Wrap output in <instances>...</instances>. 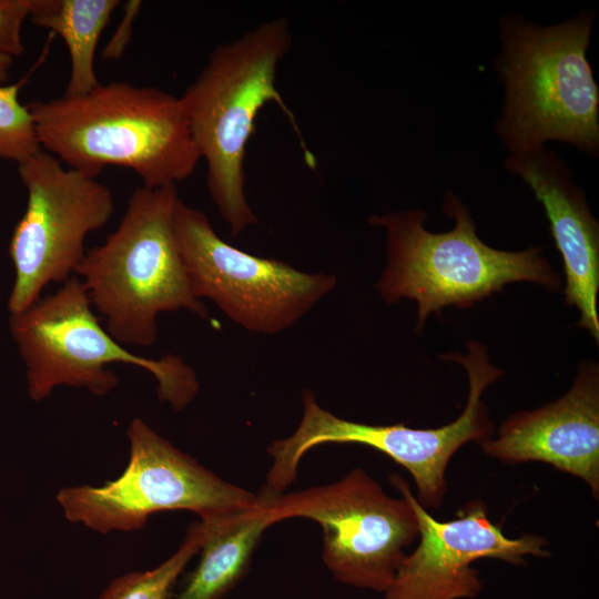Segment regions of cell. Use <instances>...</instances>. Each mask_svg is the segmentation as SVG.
Masks as SVG:
<instances>
[{"label":"cell","instance_id":"cell-1","mask_svg":"<svg viewBox=\"0 0 599 599\" xmlns=\"http://www.w3.org/2000/svg\"><path fill=\"white\" fill-rule=\"evenodd\" d=\"M27 106L41 149L90 177L122 166L143 186L176 185L201 160L180 97L158 88L100 83L84 95Z\"/></svg>","mask_w":599,"mask_h":599},{"label":"cell","instance_id":"cell-2","mask_svg":"<svg viewBox=\"0 0 599 599\" xmlns=\"http://www.w3.org/2000/svg\"><path fill=\"white\" fill-rule=\"evenodd\" d=\"M291 43L285 19L262 22L213 49L180 97L193 141L206 163L207 192L232 236L257 223L245 193V156L257 115L267 103H276L287 116L305 162L311 169L316 166L276 88L277 68Z\"/></svg>","mask_w":599,"mask_h":599},{"label":"cell","instance_id":"cell-3","mask_svg":"<svg viewBox=\"0 0 599 599\" xmlns=\"http://www.w3.org/2000/svg\"><path fill=\"white\" fill-rule=\"evenodd\" d=\"M593 19L582 11L551 27L511 14L500 20L496 69L505 102L497 131L510 156L538 151L550 140L597 155L599 89L586 55Z\"/></svg>","mask_w":599,"mask_h":599},{"label":"cell","instance_id":"cell-4","mask_svg":"<svg viewBox=\"0 0 599 599\" xmlns=\"http://www.w3.org/2000/svg\"><path fill=\"white\" fill-rule=\"evenodd\" d=\"M443 212L454 219L453 230L432 233L424 210L372 215L368 222L386 231V266L376 284L382 298L395 304L403 298L417 303L420 332L428 316L447 306L471 307L514 282H530L558 291L561 280L542 247L507 252L484 243L476 233L469 210L453 193Z\"/></svg>","mask_w":599,"mask_h":599},{"label":"cell","instance_id":"cell-5","mask_svg":"<svg viewBox=\"0 0 599 599\" xmlns=\"http://www.w3.org/2000/svg\"><path fill=\"white\" fill-rule=\"evenodd\" d=\"M176 185L139 186L103 244L85 252L74 271L108 333L122 345L151 346L158 316L187 311L207 318L190 287L174 232Z\"/></svg>","mask_w":599,"mask_h":599},{"label":"cell","instance_id":"cell-6","mask_svg":"<svg viewBox=\"0 0 599 599\" xmlns=\"http://www.w3.org/2000/svg\"><path fill=\"white\" fill-rule=\"evenodd\" d=\"M9 328L26 366L30 398L42 402L60 386L105 396L119 384L108 368L120 363L141 367L158 382V397L185 408L199 390L194 370L179 356L160 359L135 355L103 328L81 281L71 276L53 294L26 311L10 314Z\"/></svg>","mask_w":599,"mask_h":599},{"label":"cell","instance_id":"cell-7","mask_svg":"<svg viewBox=\"0 0 599 599\" xmlns=\"http://www.w3.org/2000/svg\"><path fill=\"white\" fill-rule=\"evenodd\" d=\"M440 358L459 363L468 374L467 403L456 420L430 429L351 422L322 408L315 395L305 389L303 416L296 430L287 438L272 441L267 448L273 461L262 491L272 496L283 494L296 479L304 454L315 446L359 444L405 467L414 478L416 499L424 508L439 507L447 489V465L454 454L468 441L479 444L494 436V424L481 395L504 374L489 362L486 346L475 341L467 343L466 355L448 353Z\"/></svg>","mask_w":599,"mask_h":599},{"label":"cell","instance_id":"cell-8","mask_svg":"<svg viewBox=\"0 0 599 599\" xmlns=\"http://www.w3.org/2000/svg\"><path fill=\"white\" fill-rule=\"evenodd\" d=\"M129 461L123 473L102 486L63 487L57 501L74 524L108 534L140 530L164 510H189L201 520L255 509L261 496L232 485L159 435L143 419L126 428Z\"/></svg>","mask_w":599,"mask_h":599},{"label":"cell","instance_id":"cell-9","mask_svg":"<svg viewBox=\"0 0 599 599\" xmlns=\"http://www.w3.org/2000/svg\"><path fill=\"white\" fill-rule=\"evenodd\" d=\"M268 496V495H267ZM275 524L307 518L323 529V560L344 585L386 592L419 536L409 501L388 496L364 469L291 494L270 496Z\"/></svg>","mask_w":599,"mask_h":599},{"label":"cell","instance_id":"cell-10","mask_svg":"<svg viewBox=\"0 0 599 599\" xmlns=\"http://www.w3.org/2000/svg\"><path fill=\"white\" fill-rule=\"evenodd\" d=\"M173 225L193 295L211 300L250 332L274 335L292 327L337 283L332 274L305 273L234 247L204 212L181 199Z\"/></svg>","mask_w":599,"mask_h":599},{"label":"cell","instance_id":"cell-11","mask_svg":"<svg viewBox=\"0 0 599 599\" xmlns=\"http://www.w3.org/2000/svg\"><path fill=\"white\" fill-rule=\"evenodd\" d=\"M18 172L28 200L9 244L14 268L10 314L32 306L49 284L68 281L84 257L87 236L114 212L105 184L65 169L44 150L20 162Z\"/></svg>","mask_w":599,"mask_h":599},{"label":"cell","instance_id":"cell-12","mask_svg":"<svg viewBox=\"0 0 599 599\" xmlns=\"http://www.w3.org/2000/svg\"><path fill=\"white\" fill-rule=\"evenodd\" d=\"M390 484L412 505L419 526V542L406 555L384 599H460L475 598L483 589L475 560L500 559L524 565L526 556L550 557L548 540L526 534L508 538L501 525L494 524L481 499L466 504L457 518L438 521L413 495L399 475L389 477Z\"/></svg>","mask_w":599,"mask_h":599},{"label":"cell","instance_id":"cell-13","mask_svg":"<svg viewBox=\"0 0 599 599\" xmlns=\"http://www.w3.org/2000/svg\"><path fill=\"white\" fill-rule=\"evenodd\" d=\"M483 451L510 465L542 461L581 478L599 497V368L580 363L571 388L540 408L510 415Z\"/></svg>","mask_w":599,"mask_h":599},{"label":"cell","instance_id":"cell-14","mask_svg":"<svg viewBox=\"0 0 599 599\" xmlns=\"http://www.w3.org/2000/svg\"><path fill=\"white\" fill-rule=\"evenodd\" d=\"M506 167L519 175L544 206L564 261L566 303L580 312L577 326L599 341V225L568 166L545 146L509 156Z\"/></svg>","mask_w":599,"mask_h":599},{"label":"cell","instance_id":"cell-15","mask_svg":"<svg viewBox=\"0 0 599 599\" xmlns=\"http://www.w3.org/2000/svg\"><path fill=\"white\" fill-rule=\"evenodd\" d=\"M257 508L201 521V557L173 599H222L245 575L263 532L274 525L270 497L260 494Z\"/></svg>","mask_w":599,"mask_h":599},{"label":"cell","instance_id":"cell-16","mask_svg":"<svg viewBox=\"0 0 599 599\" xmlns=\"http://www.w3.org/2000/svg\"><path fill=\"white\" fill-rule=\"evenodd\" d=\"M119 0H31L30 19L59 34L70 55L65 97L84 95L100 82L94 70L97 45Z\"/></svg>","mask_w":599,"mask_h":599},{"label":"cell","instance_id":"cell-17","mask_svg":"<svg viewBox=\"0 0 599 599\" xmlns=\"http://www.w3.org/2000/svg\"><path fill=\"white\" fill-rule=\"evenodd\" d=\"M201 521L192 524L179 549L158 567L115 578L98 599H173V589L190 560L200 551Z\"/></svg>","mask_w":599,"mask_h":599},{"label":"cell","instance_id":"cell-18","mask_svg":"<svg viewBox=\"0 0 599 599\" xmlns=\"http://www.w3.org/2000/svg\"><path fill=\"white\" fill-rule=\"evenodd\" d=\"M20 87L0 82V159L18 164L42 150L32 114L18 99Z\"/></svg>","mask_w":599,"mask_h":599},{"label":"cell","instance_id":"cell-19","mask_svg":"<svg viewBox=\"0 0 599 599\" xmlns=\"http://www.w3.org/2000/svg\"><path fill=\"white\" fill-rule=\"evenodd\" d=\"M30 7L31 0H0V53L14 58L24 52L21 31Z\"/></svg>","mask_w":599,"mask_h":599},{"label":"cell","instance_id":"cell-20","mask_svg":"<svg viewBox=\"0 0 599 599\" xmlns=\"http://www.w3.org/2000/svg\"><path fill=\"white\" fill-rule=\"evenodd\" d=\"M140 7L141 1H130L126 3L125 14L122 19V22L118 27L116 32L105 48V59L114 60L121 57L125 45L130 41L132 23L139 12Z\"/></svg>","mask_w":599,"mask_h":599},{"label":"cell","instance_id":"cell-21","mask_svg":"<svg viewBox=\"0 0 599 599\" xmlns=\"http://www.w3.org/2000/svg\"><path fill=\"white\" fill-rule=\"evenodd\" d=\"M11 64L12 58L0 53V82L4 83L8 80Z\"/></svg>","mask_w":599,"mask_h":599}]
</instances>
